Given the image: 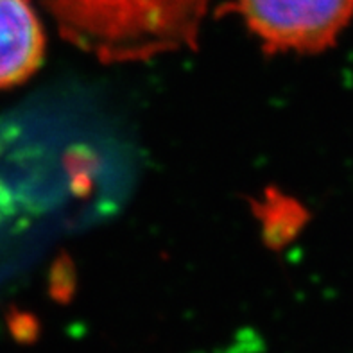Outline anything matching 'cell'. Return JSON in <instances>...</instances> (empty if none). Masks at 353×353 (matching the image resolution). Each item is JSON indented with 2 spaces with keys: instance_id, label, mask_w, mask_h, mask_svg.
<instances>
[{
  "instance_id": "6da1fadb",
  "label": "cell",
  "mask_w": 353,
  "mask_h": 353,
  "mask_svg": "<svg viewBox=\"0 0 353 353\" xmlns=\"http://www.w3.org/2000/svg\"><path fill=\"white\" fill-rule=\"evenodd\" d=\"M67 41L101 63L196 49L210 0H41Z\"/></svg>"
},
{
  "instance_id": "7a4b0ae2",
  "label": "cell",
  "mask_w": 353,
  "mask_h": 353,
  "mask_svg": "<svg viewBox=\"0 0 353 353\" xmlns=\"http://www.w3.org/2000/svg\"><path fill=\"white\" fill-rule=\"evenodd\" d=\"M230 9L271 54L323 52L353 20V0H232Z\"/></svg>"
},
{
  "instance_id": "3957f363",
  "label": "cell",
  "mask_w": 353,
  "mask_h": 353,
  "mask_svg": "<svg viewBox=\"0 0 353 353\" xmlns=\"http://www.w3.org/2000/svg\"><path fill=\"white\" fill-rule=\"evenodd\" d=\"M45 31L31 0H0V90L23 85L41 67Z\"/></svg>"
}]
</instances>
